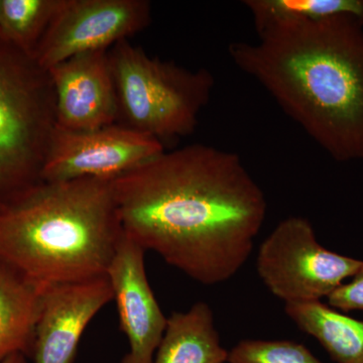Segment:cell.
Masks as SVG:
<instances>
[{
    "instance_id": "5",
    "label": "cell",
    "mask_w": 363,
    "mask_h": 363,
    "mask_svg": "<svg viewBox=\"0 0 363 363\" xmlns=\"http://www.w3.org/2000/svg\"><path fill=\"white\" fill-rule=\"evenodd\" d=\"M56 128L49 72L0 35V207L42 181Z\"/></svg>"
},
{
    "instance_id": "18",
    "label": "cell",
    "mask_w": 363,
    "mask_h": 363,
    "mask_svg": "<svg viewBox=\"0 0 363 363\" xmlns=\"http://www.w3.org/2000/svg\"><path fill=\"white\" fill-rule=\"evenodd\" d=\"M327 304L342 313L363 311V264L348 283L327 298Z\"/></svg>"
},
{
    "instance_id": "17",
    "label": "cell",
    "mask_w": 363,
    "mask_h": 363,
    "mask_svg": "<svg viewBox=\"0 0 363 363\" xmlns=\"http://www.w3.org/2000/svg\"><path fill=\"white\" fill-rule=\"evenodd\" d=\"M228 363H322L302 343L245 339L229 351Z\"/></svg>"
},
{
    "instance_id": "13",
    "label": "cell",
    "mask_w": 363,
    "mask_h": 363,
    "mask_svg": "<svg viewBox=\"0 0 363 363\" xmlns=\"http://www.w3.org/2000/svg\"><path fill=\"white\" fill-rule=\"evenodd\" d=\"M43 290L0 264V363L20 353L33 357Z\"/></svg>"
},
{
    "instance_id": "14",
    "label": "cell",
    "mask_w": 363,
    "mask_h": 363,
    "mask_svg": "<svg viewBox=\"0 0 363 363\" xmlns=\"http://www.w3.org/2000/svg\"><path fill=\"white\" fill-rule=\"evenodd\" d=\"M288 317L301 331L321 344L336 363H363V321L322 301L285 305Z\"/></svg>"
},
{
    "instance_id": "15",
    "label": "cell",
    "mask_w": 363,
    "mask_h": 363,
    "mask_svg": "<svg viewBox=\"0 0 363 363\" xmlns=\"http://www.w3.org/2000/svg\"><path fill=\"white\" fill-rule=\"evenodd\" d=\"M257 35L284 23L350 16L363 23V0H245Z\"/></svg>"
},
{
    "instance_id": "6",
    "label": "cell",
    "mask_w": 363,
    "mask_h": 363,
    "mask_svg": "<svg viewBox=\"0 0 363 363\" xmlns=\"http://www.w3.org/2000/svg\"><path fill=\"white\" fill-rule=\"evenodd\" d=\"M362 264L322 247L311 222L300 216L279 222L262 241L257 257L262 283L285 305L328 298Z\"/></svg>"
},
{
    "instance_id": "4",
    "label": "cell",
    "mask_w": 363,
    "mask_h": 363,
    "mask_svg": "<svg viewBox=\"0 0 363 363\" xmlns=\"http://www.w3.org/2000/svg\"><path fill=\"white\" fill-rule=\"evenodd\" d=\"M108 56L117 124L162 143L194 133L213 92L211 72L154 58L128 40L114 45Z\"/></svg>"
},
{
    "instance_id": "7",
    "label": "cell",
    "mask_w": 363,
    "mask_h": 363,
    "mask_svg": "<svg viewBox=\"0 0 363 363\" xmlns=\"http://www.w3.org/2000/svg\"><path fill=\"white\" fill-rule=\"evenodd\" d=\"M150 21L147 0H64L33 57L49 70L78 55L111 50Z\"/></svg>"
},
{
    "instance_id": "8",
    "label": "cell",
    "mask_w": 363,
    "mask_h": 363,
    "mask_svg": "<svg viewBox=\"0 0 363 363\" xmlns=\"http://www.w3.org/2000/svg\"><path fill=\"white\" fill-rule=\"evenodd\" d=\"M164 150V143L156 138L121 124L86 131L56 128L40 180H113Z\"/></svg>"
},
{
    "instance_id": "1",
    "label": "cell",
    "mask_w": 363,
    "mask_h": 363,
    "mask_svg": "<svg viewBox=\"0 0 363 363\" xmlns=\"http://www.w3.org/2000/svg\"><path fill=\"white\" fill-rule=\"evenodd\" d=\"M111 186L124 233L203 285L238 274L267 217L240 156L211 145L164 150Z\"/></svg>"
},
{
    "instance_id": "11",
    "label": "cell",
    "mask_w": 363,
    "mask_h": 363,
    "mask_svg": "<svg viewBox=\"0 0 363 363\" xmlns=\"http://www.w3.org/2000/svg\"><path fill=\"white\" fill-rule=\"evenodd\" d=\"M108 51L78 55L48 70L54 86L57 128L86 131L117 123Z\"/></svg>"
},
{
    "instance_id": "9",
    "label": "cell",
    "mask_w": 363,
    "mask_h": 363,
    "mask_svg": "<svg viewBox=\"0 0 363 363\" xmlns=\"http://www.w3.org/2000/svg\"><path fill=\"white\" fill-rule=\"evenodd\" d=\"M145 253L123 231L106 272L121 328L130 345L121 363H152L166 330L168 318L150 288Z\"/></svg>"
},
{
    "instance_id": "3",
    "label": "cell",
    "mask_w": 363,
    "mask_h": 363,
    "mask_svg": "<svg viewBox=\"0 0 363 363\" xmlns=\"http://www.w3.org/2000/svg\"><path fill=\"white\" fill-rule=\"evenodd\" d=\"M111 181H40L2 205L0 264L42 289L106 276L123 233Z\"/></svg>"
},
{
    "instance_id": "12",
    "label": "cell",
    "mask_w": 363,
    "mask_h": 363,
    "mask_svg": "<svg viewBox=\"0 0 363 363\" xmlns=\"http://www.w3.org/2000/svg\"><path fill=\"white\" fill-rule=\"evenodd\" d=\"M229 351L221 345L211 307L195 303L188 311L174 312L152 363H225Z\"/></svg>"
},
{
    "instance_id": "10",
    "label": "cell",
    "mask_w": 363,
    "mask_h": 363,
    "mask_svg": "<svg viewBox=\"0 0 363 363\" xmlns=\"http://www.w3.org/2000/svg\"><path fill=\"white\" fill-rule=\"evenodd\" d=\"M112 300L106 276L45 286L35 327L33 363H73L88 325Z\"/></svg>"
},
{
    "instance_id": "19",
    "label": "cell",
    "mask_w": 363,
    "mask_h": 363,
    "mask_svg": "<svg viewBox=\"0 0 363 363\" xmlns=\"http://www.w3.org/2000/svg\"><path fill=\"white\" fill-rule=\"evenodd\" d=\"M1 363H28V357L23 354H14L13 357L7 358V359L4 360V362Z\"/></svg>"
},
{
    "instance_id": "16",
    "label": "cell",
    "mask_w": 363,
    "mask_h": 363,
    "mask_svg": "<svg viewBox=\"0 0 363 363\" xmlns=\"http://www.w3.org/2000/svg\"><path fill=\"white\" fill-rule=\"evenodd\" d=\"M64 0H0V35L33 55Z\"/></svg>"
},
{
    "instance_id": "2",
    "label": "cell",
    "mask_w": 363,
    "mask_h": 363,
    "mask_svg": "<svg viewBox=\"0 0 363 363\" xmlns=\"http://www.w3.org/2000/svg\"><path fill=\"white\" fill-rule=\"evenodd\" d=\"M257 35L229 45L234 65L332 159L363 160V23L337 16Z\"/></svg>"
}]
</instances>
